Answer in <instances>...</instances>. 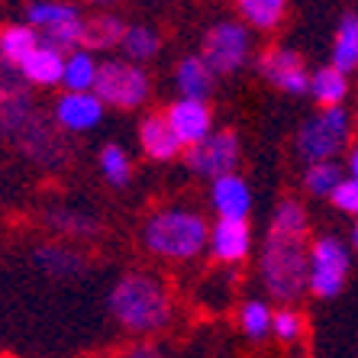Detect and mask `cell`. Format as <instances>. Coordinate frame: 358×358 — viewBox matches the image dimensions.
Instances as JSON below:
<instances>
[{
  "instance_id": "6da1fadb",
  "label": "cell",
  "mask_w": 358,
  "mask_h": 358,
  "mask_svg": "<svg viewBox=\"0 0 358 358\" xmlns=\"http://www.w3.org/2000/svg\"><path fill=\"white\" fill-rule=\"evenodd\" d=\"M110 313L126 333H159L171 320V294L149 271H129L110 291Z\"/></svg>"
},
{
  "instance_id": "7a4b0ae2",
  "label": "cell",
  "mask_w": 358,
  "mask_h": 358,
  "mask_svg": "<svg viewBox=\"0 0 358 358\" xmlns=\"http://www.w3.org/2000/svg\"><path fill=\"white\" fill-rule=\"evenodd\" d=\"M259 275L265 291L281 303H294L310 287V249L307 233L268 229L262 242Z\"/></svg>"
},
{
  "instance_id": "3957f363",
  "label": "cell",
  "mask_w": 358,
  "mask_h": 358,
  "mask_svg": "<svg viewBox=\"0 0 358 358\" xmlns=\"http://www.w3.org/2000/svg\"><path fill=\"white\" fill-rule=\"evenodd\" d=\"M142 242L152 255L171 262H187L210 242V226L194 210H159L145 220Z\"/></svg>"
},
{
  "instance_id": "277c9868",
  "label": "cell",
  "mask_w": 358,
  "mask_h": 358,
  "mask_svg": "<svg viewBox=\"0 0 358 358\" xmlns=\"http://www.w3.org/2000/svg\"><path fill=\"white\" fill-rule=\"evenodd\" d=\"M26 23L36 29L42 45L71 55L75 49H81V29L84 17L75 3H62V0H42L26 10Z\"/></svg>"
},
{
  "instance_id": "5b68a950",
  "label": "cell",
  "mask_w": 358,
  "mask_h": 358,
  "mask_svg": "<svg viewBox=\"0 0 358 358\" xmlns=\"http://www.w3.org/2000/svg\"><path fill=\"white\" fill-rule=\"evenodd\" d=\"M94 94L103 100V107H117V110H133L142 107L152 94V81L142 71V65L126 59H113L103 62L97 68V84Z\"/></svg>"
},
{
  "instance_id": "8992f818",
  "label": "cell",
  "mask_w": 358,
  "mask_h": 358,
  "mask_svg": "<svg viewBox=\"0 0 358 358\" xmlns=\"http://www.w3.org/2000/svg\"><path fill=\"white\" fill-rule=\"evenodd\" d=\"M349 113L342 107H326L320 110L313 120L303 123L297 136V152L300 159L313 165V162H333L336 152H342V145L349 142Z\"/></svg>"
},
{
  "instance_id": "52a82bcc",
  "label": "cell",
  "mask_w": 358,
  "mask_h": 358,
  "mask_svg": "<svg viewBox=\"0 0 358 358\" xmlns=\"http://www.w3.org/2000/svg\"><path fill=\"white\" fill-rule=\"evenodd\" d=\"M252 55V33L245 23L223 20L210 26L200 45V59L210 65L213 75H236Z\"/></svg>"
},
{
  "instance_id": "ba28073f",
  "label": "cell",
  "mask_w": 358,
  "mask_h": 358,
  "mask_svg": "<svg viewBox=\"0 0 358 358\" xmlns=\"http://www.w3.org/2000/svg\"><path fill=\"white\" fill-rule=\"evenodd\" d=\"M184 162H187L194 175L207 178V181L236 175V168H239V136L229 133V129L210 133L203 142H197V145L184 152Z\"/></svg>"
},
{
  "instance_id": "9c48e42d",
  "label": "cell",
  "mask_w": 358,
  "mask_h": 358,
  "mask_svg": "<svg viewBox=\"0 0 358 358\" xmlns=\"http://www.w3.org/2000/svg\"><path fill=\"white\" fill-rule=\"evenodd\" d=\"M349 275V249L336 236H323L310 245V291L329 300L345 287Z\"/></svg>"
},
{
  "instance_id": "30bf717a",
  "label": "cell",
  "mask_w": 358,
  "mask_h": 358,
  "mask_svg": "<svg viewBox=\"0 0 358 358\" xmlns=\"http://www.w3.org/2000/svg\"><path fill=\"white\" fill-rule=\"evenodd\" d=\"M36 117L29 81L20 75L17 68L0 62V142L17 139L23 126Z\"/></svg>"
},
{
  "instance_id": "8fae6325",
  "label": "cell",
  "mask_w": 358,
  "mask_h": 358,
  "mask_svg": "<svg viewBox=\"0 0 358 358\" xmlns=\"http://www.w3.org/2000/svg\"><path fill=\"white\" fill-rule=\"evenodd\" d=\"M17 142H20V149L33 162H39L42 168H62L68 162L65 129L55 126L52 120H45L42 113H36V117L23 126V133L17 136Z\"/></svg>"
},
{
  "instance_id": "7c38bea8",
  "label": "cell",
  "mask_w": 358,
  "mask_h": 358,
  "mask_svg": "<svg viewBox=\"0 0 358 358\" xmlns=\"http://www.w3.org/2000/svg\"><path fill=\"white\" fill-rule=\"evenodd\" d=\"M259 75L265 78L271 87L284 94H307L310 91V75H307V65L300 59V52L294 49H268L259 55Z\"/></svg>"
},
{
  "instance_id": "4fadbf2b",
  "label": "cell",
  "mask_w": 358,
  "mask_h": 358,
  "mask_svg": "<svg viewBox=\"0 0 358 358\" xmlns=\"http://www.w3.org/2000/svg\"><path fill=\"white\" fill-rule=\"evenodd\" d=\"M168 123H171V129L178 133V139H181V145H197V142H203L213 129V117H210V107L203 103V100H175L171 107L165 110Z\"/></svg>"
},
{
  "instance_id": "5bb4252c",
  "label": "cell",
  "mask_w": 358,
  "mask_h": 358,
  "mask_svg": "<svg viewBox=\"0 0 358 358\" xmlns=\"http://www.w3.org/2000/svg\"><path fill=\"white\" fill-rule=\"evenodd\" d=\"M103 117V100L97 94H62L59 103H55V123L65 129V133H87L100 123Z\"/></svg>"
},
{
  "instance_id": "9a60e30c",
  "label": "cell",
  "mask_w": 358,
  "mask_h": 358,
  "mask_svg": "<svg viewBox=\"0 0 358 358\" xmlns=\"http://www.w3.org/2000/svg\"><path fill=\"white\" fill-rule=\"evenodd\" d=\"M210 249L226 265L242 262L252 249L249 223L245 220H217V223L210 226Z\"/></svg>"
},
{
  "instance_id": "2e32d148",
  "label": "cell",
  "mask_w": 358,
  "mask_h": 358,
  "mask_svg": "<svg viewBox=\"0 0 358 358\" xmlns=\"http://www.w3.org/2000/svg\"><path fill=\"white\" fill-rule=\"evenodd\" d=\"M139 145H142V152H145L149 159H155V162L175 159L178 152L184 149L165 113H149V117L142 120L139 123Z\"/></svg>"
},
{
  "instance_id": "e0dca14e",
  "label": "cell",
  "mask_w": 358,
  "mask_h": 358,
  "mask_svg": "<svg viewBox=\"0 0 358 358\" xmlns=\"http://www.w3.org/2000/svg\"><path fill=\"white\" fill-rule=\"evenodd\" d=\"M129 26L117 17V13H94L84 17V29H81V49L84 52H107V49H120L123 36Z\"/></svg>"
},
{
  "instance_id": "ac0fdd59",
  "label": "cell",
  "mask_w": 358,
  "mask_h": 358,
  "mask_svg": "<svg viewBox=\"0 0 358 358\" xmlns=\"http://www.w3.org/2000/svg\"><path fill=\"white\" fill-rule=\"evenodd\" d=\"M210 200H213V210L220 213V220H245V213L252 207L249 184L239 175H226L220 181H213Z\"/></svg>"
},
{
  "instance_id": "d6986e66",
  "label": "cell",
  "mask_w": 358,
  "mask_h": 358,
  "mask_svg": "<svg viewBox=\"0 0 358 358\" xmlns=\"http://www.w3.org/2000/svg\"><path fill=\"white\" fill-rule=\"evenodd\" d=\"M213 78L217 75L210 71V65L200 55H187L175 68V84L181 100H203L207 103L210 91H213Z\"/></svg>"
},
{
  "instance_id": "ffe728a7",
  "label": "cell",
  "mask_w": 358,
  "mask_h": 358,
  "mask_svg": "<svg viewBox=\"0 0 358 358\" xmlns=\"http://www.w3.org/2000/svg\"><path fill=\"white\" fill-rule=\"evenodd\" d=\"M20 75L29 84H36V87H55V84H62V78H65V55L49 49V45H39V49L26 59V65L20 68Z\"/></svg>"
},
{
  "instance_id": "44dd1931",
  "label": "cell",
  "mask_w": 358,
  "mask_h": 358,
  "mask_svg": "<svg viewBox=\"0 0 358 358\" xmlns=\"http://www.w3.org/2000/svg\"><path fill=\"white\" fill-rule=\"evenodd\" d=\"M39 45L42 42L33 26H7V29L0 33V62L20 71V68L26 65V59H29Z\"/></svg>"
},
{
  "instance_id": "7402d4cb",
  "label": "cell",
  "mask_w": 358,
  "mask_h": 358,
  "mask_svg": "<svg viewBox=\"0 0 358 358\" xmlns=\"http://www.w3.org/2000/svg\"><path fill=\"white\" fill-rule=\"evenodd\" d=\"M36 265L49 278H75L87 268V262L71 245H39L36 249Z\"/></svg>"
},
{
  "instance_id": "603a6c76",
  "label": "cell",
  "mask_w": 358,
  "mask_h": 358,
  "mask_svg": "<svg viewBox=\"0 0 358 358\" xmlns=\"http://www.w3.org/2000/svg\"><path fill=\"white\" fill-rule=\"evenodd\" d=\"M97 62H94L91 52H71L65 55V84L68 94H91L94 84H97Z\"/></svg>"
},
{
  "instance_id": "cb8c5ba5",
  "label": "cell",
  "mask_w": 358,
  "mask_h": 358,
  "mask_svg": "<svg viewBox=\"0 0 358 358\" xmlns=\"http://www.w3.org/2000/svg\"><path fill=\"white\" fill-rule=\"evenodd\" d=\"M345 91H349V84H345V75L336 71L333 65L320 68L310 75V94L317 100L320 107H342V100H345Z\"/></svg>"
},
{
  "instance_id": "d4e9b609",
  "label": "cell",
  "mask_w": 358,
  "mask_h": 358,
  "mask_svg": "<svg viewBox=\"0 0 358 358\" xmlns=\"http://www.w3.org/2000/svg\"><path fill=\"white\" fill-rule=\"evenodd\" d=\"M333 68L349 75L358 68V17H342L333 42Z\"/></svg>"
},
{
  "instance_id": "484cf974",
  "label": "cell",
  "mask_w": 358,
  "mask_h": 358,
  "mask_svg": "<svg viewBox=\"0 0 358 358\" xmlns=\"http://www.w3.org/2000/svg\"><path fill=\"white\" fill-rule=\"evenodd\" d=\"M120 49H123L126 62L142 65V62H149V59H155V55H159L162 39H159V33H155L152 26H129Z\"/></svg>"
},
{
  "instance_id": "4316f807",
  "label": "cell",
  "mask_w": 358,
  "mask_h": 358,
  "mask_svg": "<svg viewBox=\"0 0 358 358\" xmlns=\"http://www.w3.org/2000/svg\"><path fill=\"white\" fill-rule=\"evenodd\" d=\"M236 7L255 29H275L287 13V0H236Z\"/></svg>"
},
{
  "instance_id": "83f0119b",
  "label": "cell",
  "mask_w": 358,
  "mask_h": 358,
  "mask_svg": "<svg viewBox=\"0 0 358 358\" xmlns=\"http://www.w3.org/2000/svg\"><path fill=\"white\" fill-rule=\"evenodd\" d=\"M342 184V168L333 162H313L303 171V187H307L313 197H333V191Z\"/></svg>"
},
{
  "instance_id": "f1b7e54d",
  "label": "cell",
  "mask_w": 358,
  "mask_h": 358,
  "mask_svg": "<svg viewBox=\"0 0 358 358\" xmlns=\"http://www.w3.org/2000/svg\"><path fill=\"white\" fill-rule=\"evenodd\" d=\"M239 323L242 333L252 336V339H265L271 333V323H275V313L268 307L265 300H245L239 310Z\"/></svg>"
},
{
  "instance_id": "f546056e",
  "label": "cell",
  "mask_w": 358,
  "mask_h": 358,
  "mask_svg": "<svg viewBox=\"0 0 358 358\" xmlns=\"http://www.w3.org/2000/svg\"><path fill=\"white\" fill-rule=\"evenodd\" d=\"M100 171L113 187H123V184H129V175H133V162L120 145L110 142V145L100 149Z\"/></svg>"
},
{
  "instance_id": "4dcf8cb0",
  "label": "cell",
  "mask_w": 358,
  "mask_h": 358,
  "mask_svg": "<svg viewBox=\"0 0 358 358\" xmlns=\"http://www.w3.org/2000/svg\"><path fill=\"white\" fill-rule=\"evenodd\" d=\"M49 226L55 233H65V236H94L97 233V223H94L87 213L81 210H49Z\"/></svg>"
},
{
  "instance_id": "1f68e13d",
  "label": "cell",
  "mask_w": 358,
  "mask_h": 358,
  "mask_svg": "<svg viewBox=\"0 0 358 358\" xmlns=\"http://www.w3.org/2000/svg\"><path fill=\"white\" fill-rule=\"evenodd\" d=\"M271 229H284V233H307V213L297 200H284L278 203L275 217H271Z\"/></svg>"
},
{
  "instance_id": "d6a6232c",
  "label": "cell",
  "mask_w": 358,
  "mask_h": 358,
  "mask_svg": "<svg viewBox=\"0 0 358 358\" xmlns=\"http://www.w3.org/2000/svg\"><path fill=\"white\" fill-rule=\"evenodd\" d=\"M271 333L278 336L281 342H294L300 333H303V317H300L297 310H278L275 313V323H271Z\"/></svg>"
},
{
  "instance_id": "836d02e7",
  "label": "cell",
  "mask_w": 358,
  "mask_h": 358,
  "mask_svg": "<svg viewBox=\"0 0 358 358\" xmlns=\"http://www.w3.org/2000/svg\"><path fill=\"white\" fill-rule=\"evenodd\" d=\"M333 203L342 213H352L358 220V181L355 178H342V184L333 191Z\"/></svg>"
},
{
  "instance_id": "e575fe53",
  "label": "cell",
  "mask_w": 358,
  "mask_h": 358,
  "mask_svg": "<svg viewBox=\"0 0 358 358\" xmlns=\"http://www.w3.org/2000/svg\"><path fill=\"white\" fill-rule=\"evenodd\" d=\"M120 358H165L155 345H133V349H126Z\"/></svg>"
},
{
  "instance_id": "d590c367",
  "label": "cell",
  "mask_w": 358,
  "mask_h": 358,
  "mask_svg": "<svg viewBox=\"0 0 358 358\" xmlns=\"http://www.w3.org/2000/svg\"><path fill=\"white\" fill-rule=\"evenodd\" d=\"M349 171H352V178L358 181V145L352 149V155H349Z\"/></svg>"
},
{
  "instance_id": "8d00e7d4",
  "label": "cell",
  "mask_w": 358,
  "mask_h": 358,
  "mask_svg": "<svg viewBox=\"0 0 358 358\" xmlns=\"http://www.w3.org/2000/svg\"><path fill=\"white\" fill-rule=\"evenodd\" d=\"M84 3H94V7H113L120 0H84Z\"/></svg>"
},
{
  "instance_id": "74e56055",
  "label": "cell",
  "mask_w": 358,
  "mask_h": 358,
  "mask_svg": "<svg viewBox=\"0 0 358 358\" xmlns=\"http://www.w3.org/2000/svg\"><path fill=\"white\" fill-rule=\"evenodd\" d=\"M352 242H355V249H358V220H355V229H352Z\"/></svg>"
}]
</instances>
